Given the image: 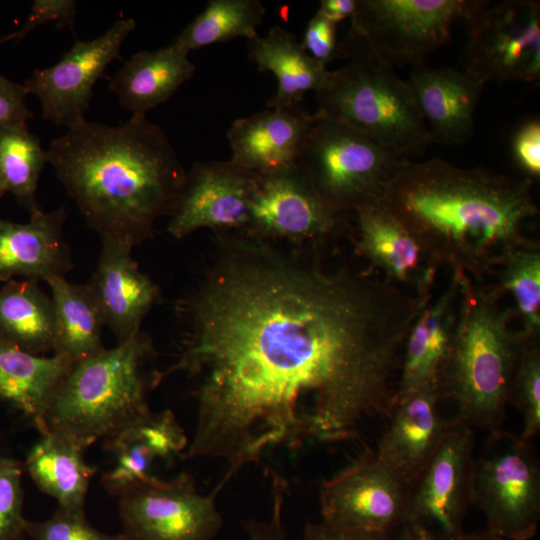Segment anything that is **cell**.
<instances>
[{"label": "cell", "instance_id": "cell-40", "mask_svg": "<svg viewBox=\"0 0 540 540\" xmlns=\"http://www.w3.org/2000/svg\"><path fill=\"white\" fill-rule=\"evenodd\" d=\"M302 540H418L412 531L403 526L389 531H365L333 526L323 521L309 523Z\"/></svg>", "mask_w": 540, "mask_h": 540}, {"label": "cell", "instance_id": "cell-25", "mask_svg": "<svg viewBox=\"0 0 540 540\" xmlns=\"http://www.w3.org/2000/svg\"><path fill=\"white\" fill-rule=\"evenodd\" d=\"M187 52L172 43L134 54L111 78L108 88L132 116L168 101L195 72Z\"/></svg>", "mask_w": 540, "mask_h": 540}, {"label": "cell", "instance_id": "cell-24", "mask_svg": "<svg viewBox=\"0 0 540 540\" xmlns=\"http://www.w3.org/2000/svg\"><path fill=\"white\" fill-rule=\"evenodd\" d=\"M458 296V282L451 272L446 288L436 298L431 297L417 315L404 343L396 400L438 385L455 325Z\"/></svg>", "mask_w": 540, "mask_h": 540}, {"label": "cell", "instance_id": "cell-44", "mask_svg": "<svg viewBox=\"0 0 540 540\" xmlns=\"http://www.w3.org/2000/svg\"><path fill=\"white\" fill-rule=\"evenodd\" d=\"M459 540H507L500 536L494 535L492 533L486 532H477L469 533L464 535Z\"/></svg>", "mask_w": 540, "mask_h": 540}, {"label": "cell", "instance_id": "cell-36", "mask_svg": "<svg viewBox=\"0 0 540 540\" xmlns=\"http://www.w3.org/2000/svg\"><path fill=\"white\" fill-rule=\"evenodd\" d=\"M25 534L32 540H126L123 534H105L94 528L85 512L60 507L44 521L26 520Z\"/></svg>", "mask_w": 540, "mask_h": 540}, {"label": "cell", "instance_id": "cell-38", "mask_svg": "<svg viewBox=\"0 0 540 540\" xmlns=\"http://www.w3.org/2000/svg\"><path fill=\"white\" fill-rule=\"evenodd\" d=\"M512 157L519 169L530 180L540 177V122L533 118L522 123L514 132Z\"/></svg>", "mask_w": 540, "mask_h": 540}, {"label": "cell", "instance_id": "cell-22", "mask_svg": "<svg viewBox=\"0 0 540 540\" xmlns=\"http://www.w3.org/2000/svg\"><path fill=\"white\" fill-rule=\"evenodd\" d=\"M66 207L40 209L27 223L0 219V281L21 276L47 281L65 277L72 268L71 252L63 236Z\"/></svg>", "mask_w": 540, "mask_h": 540}, {"label": "cell", "instance_id": "cell-1", "mask_svg": "<svg viewBox=\"0 0 540 540\" xmlns=\"http://www.w3.org/2000/svg\"><path fill=\"white\" fill-rule=\"evenodd\" d=\"M250 253L193 299L173 368L196 380L184 455L224 461L222 487L275 450L352 440L369 418L390 416L406 337L431 297L368 272Z\"/></svg>", "mask_w": 540, "mask_h": 540}, {"label": "cell", "instance_id": "cell-30", "mask_svg": "<svg viewBox=\"0 0 540 540\" xmlns=\"http://www.w3.org/2000/svg\"><path fill=\"white\" fill-rule=\"evenodd\" d=\"M0 338L31 354L53 352V303L38 281L10 280L0 288Z\"/></svg>", "mask_w": 540, "mask_h": 540}, {"label": "cell", "instance_id": "cell-4", "mask_svg": "<svg viewBox=\"0 0 540 540\" xmlns=\"http://www.w3.org/2000/svg\"><path fill=\"white\" fill-rule=\"evenodd\" d=\"M455 274L458 305L448 354L438 379L441 401L454 408L451 424L500 429L523 343L513 309L499 286Z\"/></svg>", "mask_w": 540, "mask_h": 540}, {"label": "cell", "instance_id": "cell-6", "mask_svg": "<svg viewBox=\"0 0 540 540\" xmlns=\"http://www.w3.org/2000/svg\"><path fill=\"white\" fill-rule=\"evenodd\" d=\"M347 62L316 93L317 113L345 124L407 159L433 143L408 81L361 42L340 44Z\"/></svg>", "mask_w": 540, "mask_h": 540}, {"label": "cell", "instance_id": "cell-5", "mask_svg": "<svg viewBox=\"0 0 540 540\" xmlns=\"http://www.w3.org/2000/svg\"><path fill=\"white\" fill-rule=\"evenodd\" d=\"M152 351L151 341L139 332L73 364L51 399L40 433H59L85 450L148 416V391L156 382L147 372Z\"/></svg>", "mask_w": 540, "mask_h": 540}, {"label": "cell", "instance_id": "cell-37", "mask_svg": "<svg viewBox=\"0 0 540 540\" xmlns=\"http://www.w3.org/2000/svg\"><path fill=\"white\" fill-rule=\"evenodd\" d=\"M76 16V2L73 0H35L23 27L0 38V44L14 40L19 42L37 26L55 22L57 27L73 30Z\"/></svg>", "mask_w": 540, "mask_h": 540}, {"label": "cell", "instance_id": "cell-46", "mask_svg": "<svg viewBox=\"0 0 540 540\" xmlns=\"http://www.w3.org/2000/svg\"><path fill=\"white\" fill-rule=\"evenodd\" d=\"M21 540H25V538H22Z\"/></svg>", "mask_w": 540, "mask_h": 540}, {"label": "cell", "instance_id": "cell-29", "mask_svg": "<svg viewBox=\"0 0 540 540\" xmlns=\"http://www.w3.org/2000/svg\"><path fill=\"white\" fill-rule=\"evenodd\" d=\"M46 283L55 315L53 354L75 364L103 351L104 323L88 285L65 277H53Z\"/></svg>", "mask_w": 540, "mask_h": 540}, {"label": "cell", "instance_id": "cell-43", "mask_svg": "<svg viewBox=\"0 0 540 540\" xmlns=\"http://www.w3.org/2000/svg\"><path fill=\"white\" fill-rule=\"evenodd\" d=\"M356 4L357 0H321L317 11L337 25L347 18L350 19Z\"/></svg>", "mask_w": 540, "mask_h": 540}, {"label": "cell", "instance_id": "cell-41", "mask_svg": "<svg viewBox=\"0 0 540 540\" xmlns=\"http://www.w3.org/2000/svg\"><path fill=\"white\" fill-rule=\"evenodd\" d=\"M286 483L279 475H273L272 513L267 520L250 519L244 523L249 540H287L282 526V506Z\"/></svg>", "mask_w": 540, "mask_h": 540}, {"label": "cell", "instance_id": "cell-14", "mask_svg": "<svg viewBox=\"0 0 540 540\" xmlns=\"http://www.w3.org/2000/svg\"><path fill=\"white\" fill-rule=\"evenodd\" d=\"M132 18L117 20L93 40L76 41L54 65L35 70L23 84L40 101L42 117L68 128L84 120L93 88L135 29Z\"/></svg>", "mask_w": 540, "mask_h": 540}, {"label": "cell", "instance_id": "cell-16", "mask_svg": "<svg viewBox=\"0 0 540 540\" xmlns=\"http://www.w3.org/2000/svg\"><path fill=\"white\" fill-rule=\"evenodd\" d=\"M296 167L258 177L250 201V224L262 232L292 238L324 237L342 221Z\"/></svg>", "mask_w": 540, "mask_h": 540}, {"label": "cell", "instance_id": "cell-10", "mask_svg": "<svg viewBox=\"0 0 540 540\" xmlns=\"http://www.w3.org/2000/svg\"><path fill=\"white\" fill-rule=\"evenodd\" d=\"M466 21L463 69L485 84L539 79V1H479Z\"/></svg>", "mask_w": 540, "mask_h": 540}, {"label": "cell", "instance_id": "cell-45", "mask_svg": "<svg viewBox=\"0 0 540 540\" xmlns=\"http://www.w3.org/2000/svg\"><path fill=\"white\" fill-rule=\"evenodd\" d=\"M4 194H5V192L3 191V189L0 186V197H2Z\"/></svg>", "mask_w": 540, "mask_h": 540}, {"label": "cell", "instance_id": "cell-34", "mask_svg": "<svg viewBox=\"0 0 540 540\" xmlns=\"http://www.w3.org/2000/svg\"><path fill=\"white\" fill-rule=\"evenodd\" d=\"M509 402L523 418L522 438L531 440L540 431V348L539 338L523 343L512 381Z\"/></svg>", "mask_w": 540, "mask_h": 540}, {"label": "cell", "instance_id": "cell-8", "mask_svg": "<svg viewBox=\"0 0 540 540\" xmlns=\"http://www.w3.org/2000/svg\"><path fill=\"white\" fill-rule=\"evenodd\" d=\"M472 499L487 531L507 540H529L540 521V462L530 440L490 431L474 455Z\"/></svg>", "mask_w": 540, "mask_h": 540}, {"label": "cell", "instance_id": "cell-39", "mask_svg": "<svg viewBox=\"0 0 540 540\" xmlns=\"http://www.w3.org/2000/svg\"><path fill=\"white\" fill-rule=\"evenodd\" d=\"M301 45L314 59L326 66L341 55L340 44L337 42V25L319 11L309 20Z\"/></svg>", "mask_w": 540, "mask_h": 540}, {"label": "cell", "instance_id": "cell-26", "mask_svg": "<svg viewBox=\"0 0 540 540\" xmlns=\"http://www.w3.org/2000/svg\"><path fill=\"white\" fill-rule=\"evenodd\" d=\"M73 364L59 355L31 354L0 338V404L40 432L51 399Z\"/></svg>", "mask_w": 540, "mask_h": 540}, {"label": "cell", "instance_id": "cell-28", "mask_svg": "<svg viewBox=\"0 0 540 540\" xmlns=\"http://www.w3.org/2000/svg\"><path fill=\"white\" fill-rule=\"evenodd\" d=\"M30 448L25 468L37 487L58 502V507L85 512L90 479L96 468L89 465L84 449L71 439L44 431Z\"/></svg>", "mask_w": 540, "mask_h": 540}, {"label": "cell", "instance_id": "cell-11", "mask_svg": "<svg viewBox=\"0 0 540 540\" xmlns=\"http://www.w3.org/2000/svg\"><path fill=\"white\" fill-rule=\"evenodd\" d=\"M473 428L452 424L408 488L406 526L418 540H459L473 505Z\"/></svg>", "mask_w": 540, "mask_h": 540}, {"label": "cell", "instance_id": "cell-31", "mask_svg": "<svg viewBox=\"0 0 540 540\" xmlns=\"http://www.w3.org/2000/svg\"><path fill=\"white\" fill-rule=\"evenodd\" d=\"M266 8L259 0H210L206 8L171 42L192 50L234 38L247 41L259 36Z\"/></svg>", "mask_w": 540, "mask_h": 540}, {"label": "cell", "instance_id": "cell-42", "mask_svg": "<svg viewBox=\"0 0 540 540\" xmlns=\"http://www.w3.org/2000/svg\"><path fill=\"white\" fill-rule=\"evenodd\" d=\"M28 92L0 73V128L11 124H27L33 118L26 97Z\"/></svg>", "mask_w": 540, "mask_h": 540}, {"label": "cell", "instance_id": "cell-18", "mask_svg": "<svg viewBox=\"0 0 540 540\" xmlns=\"http://www.w3.org/2000/svg\"><path fill=\"white\" fill-rule=\"evenodd\" d=\"M437 386L398 398L374 451L379 461L410 484L424 469L452 425L439 410Z\"/></svg>", "mask_w": 540, "mask_h": 540}, {"label": "cell", "instance_id": "cell-15", "mask_svg": "<svg viewBox=\"0 0 540 540\" xmlns=\"http://www.w3.org/2000/svg\"><path fill=\"white\" fill-rule=\"evenodd\" d=\"M257 179L231 160L194 163L171 209L168 231L180 239L202 227L249 224Z\"/></svg>", "mask_w": 540, "mask_h": 540}, {"label": "cell", "instance_id": "cell-7", "mask_svg": "<svg viewBox=\"0 0 540 540\" xmlns=\"http://www.w3.org/2000/svg\"><path fill=\"white\" fill-rule=\"evenodd\" d=\"M407 160L351 127L315 113L298 167L318 194L344 214L380 203Z\"/></svg>", "mask_w": 540, "mask_h": 540}, {"label": "cell", "instance_id": "cell-9", "mask_svg": "<svg viewBox=\"0 0 540 540\" xmlns=\"http://www.w3.org/2000/svg\"><path fill=\"white\" fill-rule=\"evenodd\" d=\"M479 1L357 0L348 36L391 66L423 65L445 44L458 20H467Z\"/></svg>", "mask_w": 540, "mask_h": 540}, {"label": "cell", "instance_id": "cell-27", "mask_svg": "<svg viewBox=\"0 0 540 540\" xmlns=\"http://www.w3.org/2000/svg\"><path fill=\"white\" fill-rule=\"evenodd\" d=\"M247 49L258 71L272 72L277 80L276 92L267 103L269 109L300 105L305 94L320 89L329 74L327 66L314 59L295 35L281 26L249 40Z\"/></svg>", "mask_w": 540, "mask_h": 540}, {"label": "cell", "instance_id": "cell-13", "mask_svg": "<svg viewBox=\"0 0 540 540\" xmlns=\"http://www.w3.org/2000/svg\"><path fill=\"white\" fill-rule=\"evenodd\" d=\"M408 488L373 450H367L321 484V521L365 531L406 526Z\"/></svg>", "mask_w": 540, "mask_h": 540}, {"label": "cell", "instance_id": "cell-23", "mask_svg": "<svg viewBox=\"0 0 540 540\" xmlns=\"http://www.w3.org/2000/svg\"><path fill=\"white\" fill-rule=\"evenodd\" d=\"M188 446V439L170 410L150 413L106 440L115 458L112 469L102 476L107 491L120 495L127 488L154 477L151 466L168 460Z\"/></svg>", "mask_w": 540, "mask_h": 540}, {"label": "cell", "instance_id": "cell-12", "mask_svg": "<svg viewBox=\"0 0 540 540\" xmlns=\"http://www.w3.org/2000/svg\"><path fill=\"white\" fill-rule=\"evenodd\" d=\"M220 490L202 494L186 473L133 485L119 495L122 534L126 540H211L223 524L215 501Z\"/></svg>", "mask_w": 540, "mask_h": 540}, {"label": "cell", "instance_id": "cell-20", "mask_svg": "<svg viewBox=\"0 0 540 540\" xmlns=\"http://www.w3.org/2000/svg\"><path fill=\"white\" fill-rule=\"evenodd\" d=\"M132 247L102 240L97 267L87 284L104 326L121 344L140 332L142 319L153 304L157 288L131 256Z\"/></svg>", "mask_w": 540, "mask_h": 540}, {"label": "cell", "instance_id": "cell-33", "mask_svg": "<svg viewBox=\"0 0 540 540\" xmlns=\"http://www.w3.org/2000/svg\"><path fill=\"white\" fill-rule=\"evenodd\" d=\"M503 293L509 292L520 318L523 337L539 338L540 332V248L534 241L511 251L496 270Z\"/></svg>", "mask_w": 540, "mask_h": 540}, {"label": "cell", "instance_id": "cell-2", "mask_svg": "<svg viewBox=\"0 0 540 540\" xmlns=\"http://www.w3.org/2000/svg\"><path fill=\"white\" fill-rule=\"evenodd\" d=\"M532 185L526 177L438 158L407 160L380 203L438 266L483 282L511 251L534 242L526 233L539 215Z\"/></svg>", "mask_w": 540, "mask_h": 540}, {"label": "cell", "instance_id": "cell-3", "mask_svg": "<svg viewBox=\"0 0 540 540\" xmlns=\"http://www.w3.org/2000/svg\"><path fill=\"white\" fill-rule=\"evenodd\" d=\"M48 163L101 240L133 246L171 212L186 171L146 116L109 126L85 119L51 140Z\"/></svg>", "mask_w": 540, "mask_h": 540}, {"label": "cell", "instance_id": "cell-19", "mask_svg": "<svg viewBox=\"0 0 540 540\" xmlns=\"http://www.w3.org/2000/svg\"><path fill=\"white\" fill-rule=\"evenodd\" d=\"M359 253L383 277L417 295H430L439 267L418 240L381 203L357 210Z\"/></svg>", "mask_w": 540, "mask_h": 540}, {"label": "cell", "instance_id": "cell-21", "mask_svg": "<svg viewBox=\"0 0 540 540\" xmlns=\"http://www.w3.org/2000/svg\"><path fill=\"white\" fill-rule=\"evenodd\" d=\"M432 142L457 145L474 131L485 83L465 69L413 67L408 80Z\"/></svg>", "mask_w": 540, "mask_h": 540}, {"label": "cell", "instance_id": "cell-35", "mask_svg": "<svg viewBox=\"0 0 540 540\" xmlns=\"http://www.w3.org/2000/svg\"><path fill=\"white\" fill-rule=\"evenodd\" d=\"M21 463L0 453V540L25 538Z\"/></svg>", "mask_w": 540, "mask_h": 540}, {"label": "cell", "instance_id": "cell-32", "mask_svg": "<svg viewBox=\"0 0 540 540\" xmlns=\"http://www.w3.org/2000/svg\"><path fill=\"white\" fill-rule=\"evenodd\" d=\"M48 163L47 150L27 124L0 128V186L11 193L29 215L39 210L36 191L40 174Z\"/></svg>", "mask_w": 540, "mask_h": 540}, {"label": "cell", "instance_id": "cell-17", "mask_svg": "<svg viewBox=\"0 0 540 540\" xmlns=\"http://www.w3.org/2000/svg\"><path fill=\"white\" fill-rule=\"evenodd\" d=\"M314 121L300 105L239 118L227 131L230 160L258 177L294 169Z\"/></svg>", "mask_w": 540, "mask_h": 540}]
</instances>
